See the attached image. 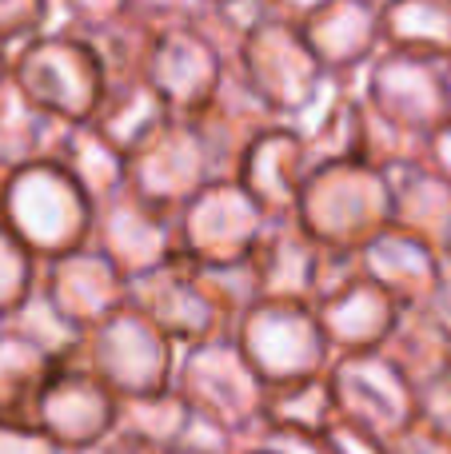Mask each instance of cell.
Returning a JSON list of instances; mask_svg holds the SVG:
<instances>
[{"mask_svg":"<svg viewBox=\"0 0 451 454\" xmlns=\"http://www.w3.org/2000/svg\"><path fill=\"white\" fill-rule=\"evenodd\" d=\"M0 223L40 259L52 263L60 255L88 247L96 231V204L76 180L52 160H36L4 176V212Z\"/></svg>","mask_w":451,"mask_h":454,"instance_id":"6da1fadb","label":"cell"},{"mask_svg":"<svg viewBox=\"0 0 451 454\" xmlns=\"http://www.w3.org/2000/svg\"><path fill=\"white\" fill-rule=\"evenodd\" d=\"M172 387L192 407V415L220 427L236 442L260 431L264 423V399L268 387L240 351L236 339H212V343L184 347L176 359Z\"/></svg>","mask_w":451,"mask_h":454,"instance_id":"7a4b0ae2","label":"cell"},{"mask_svg":"<svg viewBox=\"0 0 451 454\" xmlns=\"http://www.w3.org/2000/svg\"><path fill=\"white\" fill-rule=\"evenodd\" d=\"M12 80L44 116L92 124L104 100V68L96 48L72 32H40L12 52Z\"/></svg>","mask_w":451,"mask_h":454,"instance_id":"3957f363","label":"cell"},{"mask_svg":"<svg viewBox=\"0 0 451 454\" xmlns=\"http://www.w3.org/2000/svg\"><path fill=\"white\" fill-rule=\"evenodd\" d=\"M236 343L264 379V387H288L304 379H320L332 371L336 351L320 327L312 303L260 299L240 319Z\"/></svg>","mask_w":451,"mask_h":454,"instance_id":"277c9868","label":"cell"},{"mask_svg":"<svg viewBox=\"0 0 451 454\" xmlns=\"http://www.w3.org/2000/svg\"><path fill=\"white\" fill-rule=\"evenodd\" d=\"M76 359L96 379H104L120 399H136L172 387L180 351L140 307L128 303L124 311L88 331Z\"/></svg>","mask_w":451,"mask_h":454,"instance_id":"5b68a950","label":"cell"},{"mask_svg":"<svg viewBox=\"0 0 451 454\" xmlns=\"http://www.w3.org/2000/svg\"><path fill=\"white\" fill-rule=\"evenodd\" d=\"M328 383H332L340 423L356 427L388 447L420 423L415 383L384 351L340 355L328 371Z\"/></svg>","mask_w":451,"mask_h":454,"instance_id":"8992f818","label":"cell"},{"mask_svg":"<svg viewBox=\"0 0 451 454\" xmlns=\"http://www.w3.org/2000/svg\"><path fill=\"white\" fill-rule=\"evenodd\" d=\"M116 411L120 395L104 379H96L80 359H68L48 379L44 395L32 411V423L72 454L116 434Z\"/></svg>","mask_w":451,"mask_h":454,"instance_id":"52a82bcc","label":"cell"},{"mask_svg":"<svg viewBox=\"0 0 451 454\" xmlns=\"http://www.w3.org/2000/svg\"><path fill=\"white\" fill-rule=\"evenodd\" d=\"M128 291H132V283L116 271V263L100 247H80L40 267V295L80 335H88L104 319L124 311Z\"/></svg>","mask_w":451,"mask_h":454,"instance_id":"ba28073f","label":"cell"},{"mask_svg":"<svg viewBox=\"0 0 451 454\" xmlns=\"http://www.w3.org/2000/svg\"><path fill=\"white\" fill-rule=\"evenodd\" d=\"M308 48L320 56L328 72L364 64L376 40H384V16L364 0H324L308 20L300 24Z\"/></svg>","mask_w":451,"mask_h":454,"instance_id":"9c48e42d","label":"cell"},{"mask_svg":"<svg viewBox=\"0 0 451 454\" xmlns=\"http://www.w3.org/2000/svg\"><path fill=\"white\" fill-rule=\"evenodd\" d=\"M60 363L12 323H0V423H32V411Z\"/></svg>","mask_w":451,"mask_h":454,"instance_id":"30bf717a","label":"cell"},{"mask_svg":"<svg viewBox=\"0 0 451 454\" xmlns=\"http://www.w3.org/2000/svg\"><path fill=\"white\" fill-rule=\"evenodd\" d=\"M192 407L180 399L176 387L156 395H136V399H120L116 411V434L128 439L144 454H168L180 450L192 431Z\"/></svg>","mask_w":451,"mask_h":454,"instance_id":"8fae6325","label":"cell"},{"mask_svg":"<svg viewBox=\"0 0 451 454\" xmlns=\"http://www.w3.org/2000/svg\"><path fill=\"white\" fill-rule=\"evenodd\" d=\"M336 423H340V415H336V395H332L328 375L288 383V387H268L260 427L300 431V434H328Z\"/></svg>","mask_w":451,"mask_h":454,"instance_id":"7c38bea8","label":"cell"},{"mask_svg":"<svg viewBox=\"0 0 451 454\" xmlns=\"http://www.w3.org/2000/svg\"><path fill=\"white\" fill-rule=\"evenodd\" d=\"M40 287V259L0 223V323H8Z\"/></svg>","mask_w":451,"mask_h":454,"instance_id":"4fadbf2b","label":"cell"},{"mask_svg":"<svg viewBox=\"0 0 451 454\" xmlns=\"http://www.w3.org/2000/svg\"><path fill=\"white\" fill-rule=\"evenodd\" d=\"M415 407H420V427L451 442V359L428 379L415 383Z\"/></svg>","mask_w":451,"mask_h":454,"instance_id":"5bb4252c","label":"cell"},{"mask_svg":"<svg viewBox=\"0 0 451 454\" xmlns=\"http://www.w3.org/2000/svg\"><path fill=\"white\" fill-rule=\"evenodd\" d=\"M0 454H68L36 423H0Z\"/></svg>","mask_w":451,"mask_h":454,"instance_id":"9a60e30c","label":"cell"},{"mask_svg":"<svg viewBox=\"0 0 451 454\" xmlns=\"http://www.w3.org/2000/svg\"><path fill=\"white\" fill-rule=\"evenodd\" d=\"M324 439H328V450L332 454H392L388 442L372 439V434L356 431V427H348V423H336Z\"/></svg>","mask_w":451,"mask_h":454,"instance_id":"2e32d148","label":"cell"},{"mask_svg":"<svg viewBox=\"0 0 451 454\" xmlns=\"http://www.w3.org/2000/svg\"><path fill=\"white\" fill-rule=\"evenodd\" d=\"M423 164L451 184V124H444L439 132L428 136V144H423Z\"/></svg>","mask_w":451,"mask_h":454,"instance_id":"e0dca14e","label":"cell"},{"mask_svg":"<svg viewBox=\"0 0 451 454\" xmlns=\"http://www.w3.org/2000/svg\"><path fill=\"white\" fill-rule=\"evenodd\" d=\"M392 454H451V442H444L439 434L423 431V427L415 423V431H407L404 439L392 442Z\"/></svg>","mask_w":451,"mask_h":454,"instance_id":"ac0fdd59","label":"cell"},{"mask_svg":"<svg viewBox=\"0 0 451 454\" xmlns=\"http://www.w3.org/2000/svg\"><path fill=\"white\" fill-rule=\"evenodd\" d=\"M72 454H144L140 447H132L128 439H120V434H108L104 442H96V447H84V450H72Z\"/></svg>","mask_w":451,"mask_h":454,"instance_id":"d6986e66","label":"cell"},{"mask_svg":"<svg viewBox=\"0 0 451 454\" xmlns=\"http://www.w3.org/2000/svg\"><path fill=\"white\" fill-rule=\"evenodd\" d=\"M447 124H451V60H447Z\"/></svg>","mask_w":451,"mask_h":454,"instance_id":"ffe728a7","label":"cell"},{"mask_svg":"<svg viewBox=\"0 0 451 454\" xmlns=\"http://www.w3.org/2000/svg\"><path fill=\"white\" fill-rule=\"evenodd\" d=\"M4 176L8 172H0V212H4Z\"/></svg>","mask_w":451,"mask_h":454,"instance_id":"44dd1931","label":"cell"},{"mask_svg":"<svg viewBox=\"0 0 451 454\" xmlns=\"http://www.w3.org/2000/svg\"><path fill=\"white\" fill-rule=\"evenodd\" d=\"M236 454H268V450H256V447H240Z\"/></svg>","mask_w":451,"mask_h":454,"instance_id":"7402d4cb","label":"cell"},{"mask_svg":"<svg viewBox=\"0 0 451 454\" xmlns=\"http://www.w3.org/2000/svg\"><path fill=\"white\" fill-rule=\"evenodd\" d=\"M168 454H196V450H184V447H180V450H168Z\"/></svg>","mask_w":451,"mask_h":454,"instance_id":"603a6c76","label":"cell"}]
</instances>
